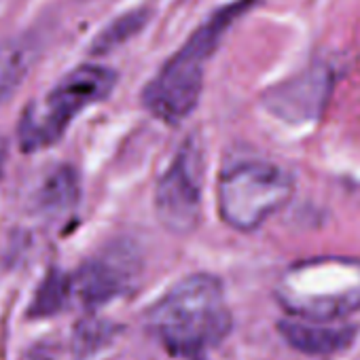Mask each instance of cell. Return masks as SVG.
<instances>
[{
  "label": "cell",
  "mask_w": 360,
  "mask_h": 360,
  "mask_svg": "<svg viewBox=\"0 0 360 360\" xmlns=\"http://www.w3.org/2000/svg\"><path fill=\"white\" fill-rule=\"evenodd\" d=\"M146 324L169 356L206 360L233 326L223 282L212 274L178 280L148 307Z\"/></svg>",
  "instance_id": "cell-1"
},
{
  "label": "cell",
  "mask_w": 360,
  "mask_h": 360,
  "mask_svg": "<svg viewBox=\"0 0 360 360\" xmlns=\"http://www.w3.org/2000/svg\"><path fill=\"white\" fill-rule=\"evenodd\" d=\"M117 85V72L102 64H81L64 75L41 100L26 106L18 138L26 153L43 150L62 140L70 123L89 106L106 100Z\"/></svg>",
  "instance_id": "cell-4"
},
{
  "label": "cell",
  "mask_w": 360,
  "mask_h": 360,
  "mask_svg": "<svg viewBox=\"0 0 360 360\" xmlns=\"http://www.w3.org/2000/svg\"><path fill=\"white\" fill-rule=\"evenodd\" d=\"M295 193L292 176L271 161H240L225 169L217 185L219 214L236 231H257L280 212Z\"/></svg>",
  "instance_id": "cell-5"
},
{
  "label": "cell",
  "mask_w": 360,
  "mask_h": 360,
  "mask_svg": "<svg viewBox=\"0 0 360 360\" xmlns=\"http://www.w3.org/2000/svg\"><path fill=\"white\" fill-rule=\"evenodd\" d=\"M136 271V257L125 255L123 250L96 257L94 261L85 263L72 278V292H77L83 305L100 307L129 292Z\"/></svg>",
  "instance_id": "cell-8"
},
{
  "label": "cell",
  "mask_w": 360,
  "mask_h": 360,
  "mask_svg": "<svg viewBox=\"0 0 360 360\" xmlns=\"http://www.w3.org/2000/svg\"><path fill=\"white\" fill-rule=\"evenodd\" d=\"M81 185L79 176L70 165H58L51 174L43 180L39 191V210L49 217L68 214L79 202Z\"/></svg>",
  "instance_id": "cell-10"
},
{
  "label": "cell",
  "mask_w": 360,
  "mask_h": 360,
  "mask_svg": "<svg viewBox=\"0 0 360 360\" xmlns=\"http://www.w3.org/2000/svg\"><path fill=\"white\" fill-rule=\"evenodd\" d=\"M106 322H83V326L79 328L77 333V345L83 354H89L94 352L96 347L102 345L104 339H108V333H106Z\"/></svg>",
  "instance_id": "cell-14"
},
{
  "label": "cell",
  "mask_w": 360,
  "mask_h": 360,
  "mask_svg": "<svg viewBox=\"0 0 360 360\" xmlns=\"http://www.w3.org/2000/svg\"><path fill=\"white\" fill-rule=\"evenodd\" d=\"M206 155L198 134L187 136L155 187V212L174 236H191L202 221Z\"/></svg>",
  "instance_id": "cell-6"
},
{
  "label": "cell",
  "mask_w": 360,
  "mask_h": 360,
  "mask_svg": "<svg viewBox=\"0 0 360 360\" xmlns=\"http://www.w3.org/2000/svg\"><path fill=\"white\" fill-rule=\"evenodd\" d=\"M30 66V53L24 45L0 43V104L7 102L22 85Z\"/></svg>",
  "instance_id": "cell-13"
},
{
  "label": "cell",
  "mask_w": 360,
  "mask_h": 360,
  "mask_svg": "<svg viewBox=\"0 0 360 360\" xmlns=\"http://www.w3.org/2000/svg\"><path fill=\"white\" fill-rule=\"evenodd\" d=\"M70 295H72V278L58 269L49 271V276L43 280V284L34 292V299L30 303V316L49 318L62 311Z\"/></svg>",
  "instance_id": "cell-12"
},
{
  "label": "cell",
  "mask_w": 360,
  "mask_h": 360,
  "mask_svg": "<svg viewBox=\"0 0 360 360\" xmlns=\"http://www.w3.org/2000/svg\"><path fill=\"white\" fill-rule=\"evenodd\" d=\"M278 299L295 318L341 320L360 309V259L320 257L301 261L282 276Z\"/></svg>",
  "instance_id": "cell-3"
},
{
  "label": "cell",
  "mask_w": 360,
  "mask_h": 360,
  "mask_svg": "<svg viewBox=\"0 0 360 360\" xmlns=\"http://www.w3.org/2000/svg\"><path fill=\"white\" fill-rule=\"evenodd\" d=\"M278 333L284 341L307 356H330L347 349L358 335L356 324L314 322L301 318H286L278 322Z\"/></svg>",
  "instance_id": "cell-9"
},
{
  "label": "cell",
  "mask_w": 360,
  "mask_h": 360,
  "mask_svg": "<svg viewBox=\"0 0 360 360\" xmlns=\"http://www.w3.org/2000/svg\"><path fill=\"white\" fill-rule=\"evenodd\" d=\"M148 20H150V11L146 7L131 9V11L119 15L117 20H112L108 26H104L96 34V39L91 41V47H89V53L91 56H104V53H110L112 49L125 45L129 39H134L138 32L144 30Z\"/></svg>",
  "instance_id": "cell-11"
},
{
  "label": "cell",
  "mask_w": 360,
  "mask_h": 360,
  "mask_svg": "<svg viewBox=\"0 0 360 360\" xmlns=\"http://www.w3.org/2000/svg\"><path fill=\"white\" fill-rule=\"evenodd\" d=\"M7 159H9V142H7V138L3 134H0V178H3Z\"/></svg>",
  "instance_id": "cell-15"
},
{
  "label": "cell",
  "mask_w": 360,
  "mask_h": 360,
  "mask_svg": "<svg viewBox=\"0 0 360 360\" xmlns=\"http://www.w3.org/2000/svg\"><path fill=\"white\" fill-rule=\"evenodd\" d=\"M333 91V70L326 64H311L299 75L278 83L263 96V104L286 123H307L320 117Z\"/></svg>",
  "instance_id": "cell-7"
},
{
  "label": "cell",
  "mask_w": 360,
  "mask_h": 360,
  "mask_svg": "<svg viewBox=\"0 0 360 360\" xmlns=\"http://www.w3.org/2000/svg\"><path fill=\"white\" fill-rule=\"evenodd\" d=\"M257 3L259 0H233L219 7L159 68L142 91V104L155 119L165 125H180L198 108L208 60L229 28Z\"/></svg>",
  "instance_id": "cell-2"
}]
</instances>
